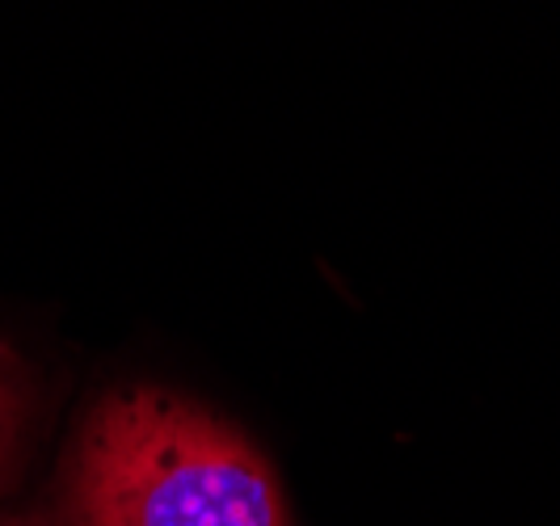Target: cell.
I'll list each match as a JSON object with an SVG mask.
<instances>
[{"instance_id": "cell-3", "label": "cell", "mask_w": 560, "mask_h": 526, "mask_svg": "<svg viewBox=\"0 0 560 526\" xmlns=\"http://www.w3.org/2000/svg\"><path fill=\"white\" fill-rule=\"evenodd\" d=\"M0 526H47V523H22V518H13V523H0Z\"/></svg>"}, {"instance_id": "cell-1", "label": "cell", "mask_w": 560, "mask_h": 526, "mask_svg": "<svg viewBox=\"0 0 560 526\" xmlns=\"http://www.w3.org/2000/svg\"><path fill=\"white\" fill-rule=\"evenodd\" d=\"M77 526H291L279 480L228 421L156 388L106 396L72 464Z\"/></svg>"}, {"instance_id": "cell-2", "label": "cell", "mask_w": 560, "mask_h": 526, "mask_svg": "<svg viewBox=\"0 0 560 526\" xmlns=\"http://www.w3.org/2000/svg\"><path fill=\"white\" fill-rule=\"evenodd\" d=\"M13 434H18V379H13V362L0 350V464L13 446Z\"/></svg>"}]
</instances>
